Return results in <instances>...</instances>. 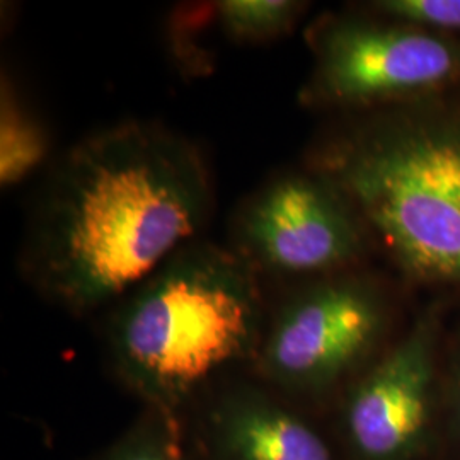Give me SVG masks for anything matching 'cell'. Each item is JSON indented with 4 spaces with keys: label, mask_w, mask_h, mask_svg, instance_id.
<instances>
[{
    "label": "cell",
    "mask_w": 460,
    "mask_h": 460,
    "mask_svg": "<svg viewBox=\"0 0 460 460\" xmlns=\"http://www.w3.org/2000/svg\"><path fill=\"white\" fill-rule=\"evenodd\" d=\"M212 205V174L193 142L157 123H118L53 167L28 230L24 273L62 309L93 313L197 241Z\"/></svg>",
    "instance_id": "cell-1"
},
{
    "label": "cell",
    "mask_w": 460,
    "mask_h": 460,
    "mask_svg": "<svg viewBox=\"0 0 460 460\" xmlns=\"http://www.w3.org/2000/svg\"><path fill=\"white\" fill-rule=\"evenodd\" d=\"M307 167L360 217L406 290L460 296V89L340 115Z\"/></svg>",
    "instance_id": "cell-2"
},
{
    "label": "cell",
    "mask_w": 460,
    "mask_h": 460,
    "mask_svg": "<svg viewBox=\"0 0 460 460\" xmlns=\"http://www.w3.org/2000/svg\"><path fill=\"white\" fill-rule=\"evenodd\" d=\"M260 275L235 249L181 247L111 317L118 378L148 410L180 414L217 378L254 362L268 324Z\"/></svg>",
    "instance_id": "cell-3"
},
{
    "label": "cell",
    "mask_w": 460,
    "mask_h": 460,
    "mask_svg": "<svg viewBox=\"0 0 460 460\" xmlns=\"http://www.w3.org/2000/svg\"><path fill=\"white\" fill-rule=\"evenodd\" d=\"M402 290L365 268L302 281L266 324L261 377L296 404L332 408L406 326Z\"/></svg>",
    "instance_id": "cell-4"
},
{
    "label": "cell",
    "mask_w": 460,
    "mask_h": 460,
    "mask_svg": "<svg viewBox=\"0 0 460 460\" xmlns=\"http://www.w3.org/2000/svg\"><path fill=\"white\" fill-rule=\"evenodd\" d=\"M313 68L300 102L351 115L460 89V38L365 7L329 13L307 31Z\"/></svg>",
    "instance_id": "cell-5"
},
{
    "label": "cell",
    "mask_w": 460,
    "mask_h": 460,
    "mask_svg": "<svg viewBox=\"0 0 460 460\" xmlns=\"http://www.w3.org/2000/svg\"><path fill=\"white\" fill-rule=\"evenodd\" d=\"M457 300L428 296L389 346L334 402L343 460H438L442 357Z\"/></svg>",
    "instance_id": "cell-6"
},
{
    "label": "cell",
    "mask_w": 460,
    "mask_h": 460,
    "mask_svg": "<svg viewBox=\"0 0 460 460\" xmlns=\"http://www.w3.org/2000/svg\"><path fill=\"white\" fill-rule=\"evenodd\" d=\"M235 230V251L260 273L302 281L363 268L374 252L349 201L309 167L264 184Z\"/></svg>",
    "instance_id": "cell-7"
},
{
    "label": "cell",
    "mask_w": 460,
    "mask_h": 460,
    "mask_svg": "<svg viewBox=\"0 0 460 460\" xmlns=\"http://www.w3.org/2000/svg\"><path fill=\"white\" fill-rule=\"evenodd\" d=\"M195 445L207 460H343L334 437L296 402L252 385L208 399L197 416Z\"/></svg>",
    "instance_id": "cell-8"
},
{
    "label": "cell",
    "mask_w": 460,
    "mask_h": 460,
    "mask_svg": "<svg viewBox=\"0 0 460 460\" xmlns=\"http://www.w3.org/2000/svg\"><path fill=\"white\" fill-rule=\"evenodd\" d=\"M49 130L21 99L9 77L0 89V184L11 190L45 164Z\"/></svg>",
    "instance_id": "cell-9"
},
{
    "label": "cell",
    "mask_w": 460,
    "mask_h": 460,
    "mask_svg": "<svg viewBox=\"0 0 460 460\" xmlns=\"http://www.w3.org/2000/svg\"><path fill=\"white\" fill-rule=\"evenodd\" d=\"M307 4L296 0H222L214 5L217 22L234 41L263 43L294 30Z\"/></svg>",
    "instance_id": "cell-10"
},
{
    "label": "cell",
    "mask_w": 460,
    "mask_h": 460,
    "mask_svg": "<svg viewBox=\"0 0 460 460\" xmlns=\"http://www.w3.org/2000/svg\"><path fill=\"white\" fill-rule=\"evenodd\" d=\"M94 460H193L178 414L148 410Z\"/></svg>",
    "instance_id": "cell-11"
},
{
    "label": "cell",
    "mask_w": 460,
    "mask_h": 460,
    "mask_svg": "<svg viewBox=\"0 0 460 460\" xmlns=\"http://www.w3.org/2000/svg\"><path fill=\"white\" fill-rule=\"evenodd\" d=\"M438 460H460V315H450L442 357Z\"/></svg>",
    "instance_id": "cell-12"
},
{
    "label": "cell",
    "mask_w": 460,
    "mask_h": 460,
    "mask_svg": "<svg viewBox=\"0 0 460 460\" xmlns=\"http://www.w3.org/2000/svg\"><path fill=\"white\" fill-rule=\"evenodd\" d=\"M365 9L460 38V0H374Z\"/></svg>",
    "instance_id": "cell-13"
}]
</instances>
